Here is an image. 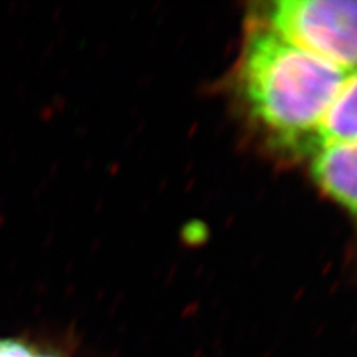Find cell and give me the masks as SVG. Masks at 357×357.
Masks as SVG:
<instances>
[{
	"mask_svg": "<svg viewBox=\"0 0 357 357\" xmlns=\"http://www.w3.org/2000/svg\"><path fill=\"white\" fill-rule=\"evenodd\" d=\"M351 72L286 40L253 18L238 59V96L273 146L308 160L319 130Z\"/></svg>",
	"mask_w": 357,
	"mask_h": 357,
	"instance_id": "1",
	"label": "cell"
},
{
	"mask_svg": "<svg viewBox=\"0 0 357 357\" xmlns=\"http://www.w3.org/2000/svg\"><path fill=\"white\" fill-rule=\"evenodd\" d=\"M255 17L316 57L357 70V0H277Z\"/></svg>",
	"mask_w": 357,
	"mask_h": 357,
	"instance_id": "2",
	"label": "cell"
},
{
	"mask_svg": "<svg viewBox=\"0 0 357 357\" xmlns=\"http://www.w3.org/2000/svg\"><path fill=\"white\" fill-rule=\"evenodd\" d=\"M307 161L312 181L357 225V143L323 146Z\"/></svg>",
	"mask_w": 357,
	"mask_h": 357,
	"instance_id": "3",
	"label": "cell"
},
{
	"mask_svg": "<svg viewBox=\"0 0 357 357\" xmlns=\"http://www.w3.org/2000/svg\"><path fill=\"white\" fill-rule=\"evenodd\" d=\"M345 143H357V70L349 75L338 98L323 121L314 152L329 144Z\"/></svg>",
	"mask_w": 357,
	"mask_h": 357,
	"instance_id": "4",
	"label": "cell"
},
{
	"mask_svg": "<svg viewBox=\"0 0 357 357\" xmlns=\"http://www.w3.org/2000/svg\"><path fill=\"white\" fill-rule=\"evenodd\" d=\"M0 357H69L59 345L30 335L0 338Z\"/></svg>",
	"mask_w": 357,
	"mask_h": 357,
	"instance_id": "5",
	"label": "cell"
}]
</instances>
